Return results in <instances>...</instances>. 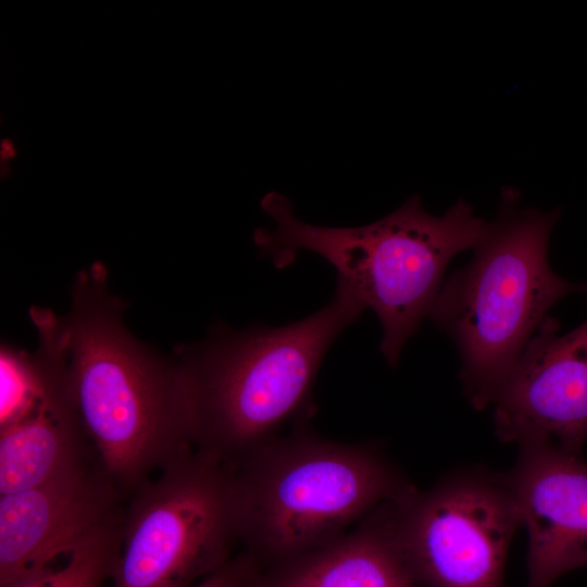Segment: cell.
<instances>
[{"label":"cell","mask_w":587,"mask_h":587,"mask_svg":"<svg viewBox=\"0 0 587 587\" xmlns=\"http://www.w3.org/2000/svg\"><path fill=\"white\" fill-rule=\"evenodd\" d=\"M100 262L83 270L65 316L68 386L100 464L132 497L165 466L195 450L191 395L177 354L140 342L123 321Z\"/></svg>","instance_id":"1"},{"label":"cell","mask_w":587,"mask_h":587,"mask_svg":"<svg viewBox=\"0 0 587 587\" xmlns=\"http://www.w3.org/2000/svg\"><path fill=\"white\" fill-rule=\"evenodd\" d=\"M365 310L337 279L332 300L302 320L242 330L221 324L201 342L180 347L195 449L235 471L276 439L279 428L309 407L330 345Z\"/></svg>","instance_id":"2"},{"label":"cell","mask_w":587,"mask_h":587,"mask_svg":"<svg viewBox=\"0 0 587 587\" xmlns=\"http://www.w3.org/2000/svg\"><path fill=\"white\" fill-rule=\"evenodd\" d=\"M261 207L273 221L253 240L276 267L291 264L299 251L325 259L365 309L378 317L380 351L396 366L407 341L428 317L450 261L473 249L487 223L459 199L433 215L421 198L410 197L385 217L360 227H324L299 220L290 201L272 191Z\"/></svg>","instance_id":"3"},{"label":"cell","mask_w":587,"mask_h":587,"mask_svg":"<svg viewBox=\"0 0 587 587\" xmlns=\"http://www.w3.org/2000/svg\"><path fill=\"white\" fill-rule=\"evenodd\" d=\"M519 201L504 189L471 261L442 284L428 315L455 345L463 391L476 410L494 403L549 309L570 294L587 296V284L562 278L549 264L559 211Z\"/></svg>","instance_id":"4"},{"label":"cell","mask_w":587,"mask_h":587,"mask_svg":"<svg viewBox=\"0 0 587 587\" xmlns=\"http://www.w3.org/2000/svg\"><path fill=\"white\" fill-rule=\"evenodd\" d=\"M239 542L259 566L319 549L412 489L375 446L301 430L233 471Z\"/></svg>","instance_id":"5"},{"label":"cell","mask_w":587,"mask_h":587,"mask_svg":"<svg viewBox=\"0 0 587 587\" xmlns=\"http://www.w3.org/2000/svg\"><path fill=\"white\" fill-rule=\"evenodd\" d=\"M237 542L233 471L195 449L130 497L110 587H195Z\"/></svg>","instance_id":"6"},{"label":"cell","mask_w":587,"mask_h":587,"mask_svg":"<svg viewBox=\"0 0 587 587\" xmlns=\"http://www.w3.org/2000/svg\"><path fill=\"white\" fill-rule=\"evenodd\" d=\"M378 509L416 585L504 587L508 550L522 525L504 473L461 469Z\"/></svg>","instance_id":"7"},{"label":"cell","mask_w":587,"mask_h":587,"mask_svg":"<svg viewBox=\"0 0 587 587\" xmlns=\"http://www.w3.org/2000/svg\"><path fill=\"white\" fill-rule=\"evenodd\" d=\"M98 457L36 487L0 495V587H20L123 520Z\"/></svg>","instance_id":"8"},{"label":"cell","mask_w":587,"mask_h":587,"mask_svg":"<svg viewBox=\"0 0 587 587\" xmlns=\"http://www.w3.org/2000/svg\"><path fill=\"white\" fill-rule=\"evenodd\" d=\"M38 332L37 384L28 400L0 421V495L54 479L97 457L68 386L64 317L33 308Z\"/></svg>","instance_id":"9"},{"label":"cell","mask_w":587,"mask_h":587,"mask_svg":"<svg viewBox=\"0 0 587 587\" xmlns=\"http://www.w3.org/2000/svg\"><path fill=\"white\" fill-rule=\"evenodd\" d=\"M492 405L500 440L551 444L579 454L587 442V320L561 335L548 316Z\"/></svg>","instance_id":"10"},{"label":"cell","mask_w":587,"mask_h":587,"mask_svg":"<svg viewBox=\"0 0 587 587\" xmlns=\"http://www.w3.org/2000/svg\"><path fill=\"white\" fill-rule=\"evenodd\" d=\"M504 475L528 535L526 587L587 566V462L551 444H525Z\"/></svg>","instance_id":"11"},{"label":"cell","mask_w":587,"mask_h":587,"mask_svg":"<svg viewBox=\"0 0 587 587\" xmlns=\"http://www.w3.org/2000/svg\"><path fill=\"white\" fill-rule=\"evenodd\" d=\"M376 508L319 549L260 567L247 587H416Z\"/></svg>","instance_id":"12"},{"label":"cell","mask_w":587,"mask_h":587,"mask_svg":"<svg viewBox=\"0 0 587 587\" xmlns=\"http://www.w3.org/2000/svg\"><path fill=\"white\" fill-rule=\"evenodd\" d=\"M122 523L123 520L90 537L62 563L20 587H105L117 561Z\"/></svg>","instance_id":"13"},{"label":"cell","mask_w":587,"mask_h":587,"mask_svg":"<svg viewBox=\"0 0 587 587\" xmlns=\"http://www.w3.org/2000/svg\"><path fill=\"white\" fill-rule=\"evenodd\" d=\"M254 563L247 554L233 557L216 572L195 587H245L254 572Z\"/></svg>","instance_id":"14"},{"label":"cell","mask_w":587,"mask_h":587,"mask_svg":"<svg viewBox=\"0 0 587 587\" xmlns=\"http://www.w3.org/2000/svg\"><path fill=\"white\" fill-rule=\"evenodd\" d=\"M17 155V148L13 139L3 138L0 141V161L1 164L7 165L10 161Z\"/></svg>","instance_id":"15"},{"label":"cell","mask_w":587,"mask_h":587,"mask_svg":"<svg viewBox=\"0 0 587 587\" xmlns=\"http://www.w3.org/2000/svg\"><path fill=\"white\" fill-rule=\"evenodd\" d=\"M246 586H247V585H246ZM246 586H245V587H246Z\"/></svg>","instance_id":"16"}]
</instances>
